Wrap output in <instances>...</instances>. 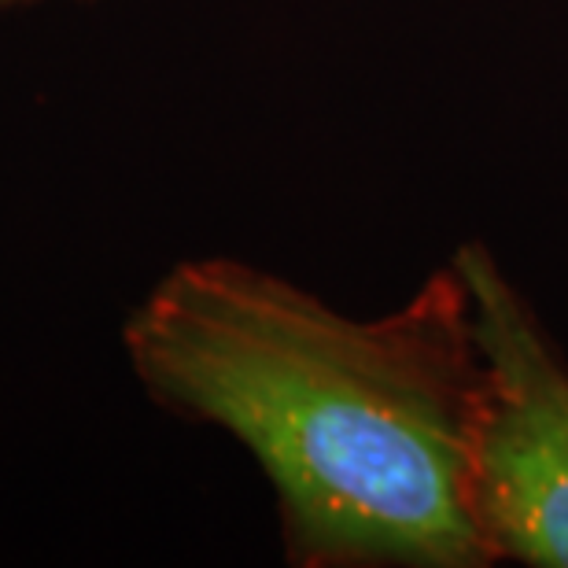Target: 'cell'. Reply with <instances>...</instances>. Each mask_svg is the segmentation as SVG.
I'll use <instances>...</instances> for the list:
<instances>
[{
	"instance_id": "1",
	"label": "cell",
	"mask_w": 568,
	"mask_h": 568,
	"mask_svg": "<svg viewBox=\"0 0 568 568\" xmlns=\"http://www.w3.org/2000/svg\"><path fill=\"white\" fill-rule=\"evenodd\" d=\"M144 392L258 462L295 565H491L469 509L480 355L458 266L351 317L241 258L178 263L122 328Z\"/></svg>"
},
{
	"instance_id": "2",
	"label": "cell",
	"mask_w": 568,
	"mask_h": 568,
	"mask_svg": "<svg viewBox=\"0 0 568 568\" xmlns=\"http://www.w3.org/2000/svg\"><path fill=\"white\" fill-rule=\"evenodd\" d=\"M469 292L480 399L469 509L487 558L568 568V366L484 244L450 258Z\"/></svg>"
},
{
	"instance_id": "3",
	"label": "cell",
	"mask_w": 568,
	"mask_h": 568,
	"mask_svg": "<svg viewBox=\"0 0 568 568\" xmlns=\"http://www.w3.org/2000/svg\"><path fill=\"white\" fill-rule=\"evenodd\" d=\"M0 4H22V0H0Z\"/></svg>"
}]
</instances>
